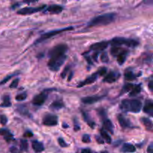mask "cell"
I'll return each mask as SVG.
<instances>
[{"mask_svg":"<svg viewBox=\"0 0 153 153\" xmlns=\"http://www.w3.org/2000/svg\"><path fill=\"white\" fill-rule=\"evenodd\" d=\"M68 50V46L66 44H58L54 46L49 52V61L48 62V67L51 71L57 72L60 70L64 64Z\"/></svg>","mask_w":153,"mask_h":153,"instance_id":"1","label":"cell"},{"mask_svg":"<svg viewBox=\"0 0 153 153\" xmlns=\"http://www.w3.org/2000/svg\"><path fill=\"white\" fill-rule=\"evenodd\" d=\"M116 17V14L114 13H105V14L100 15L96 17L93 18L88 23L87 27L91 28L95 26H102V25H107L111 23Z\"/></svg>","mask_w":153,"mask_h":153,"instance_id":"2","label":"cell"},{"mask_svg":"<svg viewBox=\"0 0 153 153\" xmlns=\"http://www.w3.org/2000/svg\"><path fill=\"white\" fill-rule=\"evenodd\" d=\"M120 107L124 111L137 114L141 111L142 102L138 100H123Z\"/></svg>","mask_w":153,"mask_h":153,"instance_id":"3","label":"cell"},{"mask_svg":"<svg viewBox=\"0 0 153 153\" xmlns=\"http://www.w3.org/2000/svg\"><path fill=\"white\" fill-rule=\"evenodd\" d=\"M108 43L112 46H117V47H121V46L123 45L127 47L134 48L139 45V42L137 40H133V39H127L121 37H114Z\"/></svg>","mask_w":153,"mask_h":153,"instance_id":"4","label":"cell"},{"mask_svg":"<svg viewBox=\"0 0 153 153\" xmlns=\"http://www.w3.org/2000/svg\"><path fill=\"white\" fill-rule=\"evenodd\" d=\"M74 29V28L72 26L70 27H67V28H60V29H56V30H52V31H48V32L45 33V34H42L40 36V37L39 39H37L36 40V42L34 43V44H37V43H40L43 42L44 40H48L49 38H52V37H55L56 36L57 34H59L61 33L64 32V31H72V30Z\"/></svg>","mask_w":153,"mask_h":153,"instance_id":"5","label":"cell"},{"mask_svg":"<svg viewBox=\"0 0 153 153\" xmlns=\"http://www.w3.org/2000/svg\"><path fill=\"white\" fill-rule=\"evenodd\" d=\"M46 7V5L40 6V7H25L19 9L16 11V13L19 15H31L33 13H38V12L43 10Z\"/></svg>","mask_w":153,"mask_h":153,"instance_id":"6","label":"cell"},{"mask_svg":"<svg viewBox=\"0 0 153 153\" xmlns=\"http://www.w3.org/2000/svg\"><path fill=\"white\" fill-rule=\"evenodd\" d=\"M47 91L48 90H46V91H44L43 92H41L40 94L36 95L35 97L33 98L32 104L36 106L42 105L46 102V99H47L48 97Z\"/></svg>","mask_w":153,"mask_h":153,"instance_id":"7","label":"cell"},{"mask_svg":"<svg viewBox=\"0 0 153 153\" xmlns=\"http://www.w3.org/2000/svg\"><path fill=\"white\" fill-rule=\"evenodd\" d=\"M58 118L56 115L54 114H46L43 117V124L46 126H55L58 125Z\"/></svg>","mask_w":153,"mask_h":153,"instance_id":"8","label":"cell"},{"mask_svg":"<svg viewBox=\"0 0 153 153\" xmlns=\"http://www.w3.org/2000/svg\"><path fill=\"white\" fill-rule=\"evenodd\" d=\"M105 97V95H102V96L97 95V96H91V97H83V98L82 99V102L84 103V104L92 105V104H94V103H97V102L100 101V100H102Z\"/></svg>","mask_w":153,"mask_h":153,"instance_id":"9","label":"cell"},{"mask_svg":"<svg viewBox=\"0 0 153 153\" xmlns=\"http://www.w3.org/2000/svg\"><path fill=\"white\" fill-rule=\"evenodd\" d=\"M108 45L109 43L108 41L98 42V43H95L91 45L90 49H91V50H94L99 52L100 51H103L104 49H105L108 46Z\"/></svg>","mask_w":153,"mask_h":153,"instance_id":"10","label":"cell"},{"mask_svg":"<svg viewBox=\"0 0 153 153\" xmlns=\"http://www.w3.org/2000/svg\"><path fill=\"white\" fill-rule=\"evenodd\" d=\"M120 76L119 73H117L114 71H111L108 74L106 75L105 78L103 79V82H106V83H114L117 81L118 77Z\"/></svg>","mask_w":153,"mask_h":153,"instance_id":"11","label":"cell"},{"mask_svg":"<svg viewBox=\"0 0 153 153\" xmlns=\"http://www.w3.org/2000/svg\"><path fill=\"white\" fill-rule=\"evenodd\" d=\"M117 120L120 125V126L122 127L123 128H128L131 126V122H130L129 120H128V118L126 117H124L123 115L122 114L118 115Z\"/></svg>","mask_w":153,"mask_h":153,"instance_id":"12","label":"cell"},{"mask_svg":"<svg viewBox=\"0 0 153 153\" xmlns=\"http://www.w3.org/2000/svg\"><path fill=\"white\" fill-rule=\"evenodd\" d=\"M63 10H64V7L61 5H59V4H52V5L49 6L46 9L45 11L49 12L52 14H58V13H61Z\"/></svg>","mask_w":153,"mask_h":153,"instance_id":"13","label":"cell"},{"mask_svg":"<svg viewBox=\"0 0 153 153\" xmlns=\"http://www.w3.org/2000/svg\"><path fill=\"white\" fill-rule=\"evenodd\" d=\"M98 76H98V74H97V73H94V74L91 75V76H89V77L87 78L85 81H83L82 82H81V83L79 84L77 87L78 88H81V87H83V86H85V85L93 84L94 82H95L97 80V79H98Z\"/></svg>","mask_w":153,"mask_h":153,"instance_id":"14","label":"cell"},{"mask_svg":"<svg viewBox=\"0 0 153 153\" xmlns=\"http://www.w3.org/2000/svg\"><path fill=\"white\" fill-rule=\"evenodd\" d=\"M0 135L2 136L7 142H10L13 140V135L8 129L6 128H0Z\"/></svg>","mask_w":153,"mask_h":153,"instance_id":"15","label":"cell"},{"mask_svg":"<svg viewBox=\"0 0 153 153\" xmlns=\"http://www.w3.org/2000/svg\"><path fill=\"white\" fill-rule=\"evenodd\" d=\"M103 127L105 131H109L110 133H111L112 134H114V124L110 120L108 119H104L103 120Z\"/></svg>","mask_w":153,"mask_h":153,"instance_id":"16","label":"cell"},{"mask_svg":"<svg viewBox=\"0 0 153 153\" xmlns=\"http://www.w3.org/2000/svg\"><path fill=\"white\" fill-rule=\"evenodd\" d=\"M121 152L123 153H133L136 152V147L131 143H126L121 148Z\"/></svg>","mask_w":153,"mask_h":153,"instance_id":"17","label":"cell"},{"mask_svg":"<svg viewBox=\"0 0 153 153\" xmlns=\"http://www.w3.org/2000/svg\"><path fill=\"white\" fill-rule=\"evenodd\" d=\"M143 111L150 116H153V102L152 100H146L143 106Z\"/></svg>","mask_w":153,"mask_h":153,"instance_id":"18","label":"cell"},{"mask_svg":"<svg viewBox=\"0 0 153 153\" xmlns=\"http://www.w3.org/2000/svg\"><path fill=\"white\" fill-rule=\"evenodd\" d=\"M64 107V104L61 100H55L49 105V108L52 111H58Z\"/></svg>","mask_w":153,"mask_h":153,"instance_id":"19","label":"cell"},{"mask_svg":"<svg viewBox=\"0 0 153 153\" xmlns=\"http://www.w3.org/2000/svg\"><path fill=\"white\" fill-rule=\"evenodd\" d=\"M128 51L127 49H123L122 51L120 54L117 57V62L120 65H122L124 63L126 62V60L127 56H128Z\"/></svg>","mask_w":153,"mask_h":153,"instance_id":"20","label":"cell"},{"mask_svg":"<svg viewBox=\"0 0 153 153\" xmlns=\"http://www.w3.org/2000/svg\"><path fill=\"white\" fill-rule=\"evenodd\" d=\"M32 148L35 152H41L44 151V146L41 142H39L37 140L32 141Z\"/></svg>","mask_w":153,"mask_h":153,"instance_id":"21","label":"cell"},{"mask_svg":"<svg viewBox=\"0 0 153 153\" xmlns=\"http://www.w3.org/2000/svg\"><path fill=\"white\" fill-rule=\"evenodd\" d=\"M140 122L143 124V126H145V128L149 131H152V122L151 120H149L147 117H142L140 119Z\"/></svg>","mask_w":153,"mask_h":153,"instance_id":"22","label":"cell"},{"mask_svg":"<svg viewBox=\"0 0 153 153\" xmlns=\"http://www.w3.org/2000/svg\"><path fill=\"white\" fill-rule=\"evenodd\" d=\"M140 92H141V85H134L132 89L129 92V97H135V96L138 95Z\"/></svg>","mask_w":153,"mask_h":153,"instance_id":"23","label":"cell"},{"mask_svg":"<svg viewBox=\"0 0 153 153\" xmlns=\"http://www.w3.org/2000/svg\"><path fill=\"white\" fill-rule=\"evenodd\" d=\"M100 134H101L102 138L104 140H105L106 143H109V144L111 143V136L109 135L108 133L105 130L103 129V128L100 129Z\"/></svg>","mask_w":153,"mask_h":153,"instance_id":"24","label":"cell"},{"mask_svg":"<svg viewBox=\"0 0 153 153\" xmlns=\"http://www.w3.org/2000/svg\"><path fill=\"white\" fill-rule=\"evenodd\" d=\"M82 113H83V117H84V119H85V122H86L90 126V127H91V128H94V127H95V123H94V121L91 120L89 114H88V113H86V112H84V111H82Z\"/></svg>","mask_w":153,"mask_h":153,"instance_id":"25","label":"cell"},{"mask_svg":"<svg viewBox=\"0 0 153 153\" xmlns=\"http://www.w3.org/2000/svg\"><path fill=\"white\" fill-rule=\"evenodd\" d=\"M2 104L1 105V107H4V108H7V107H10L12 105L11 102H10V97L9 95H4L2 98Z\"/></svg>","mask_w":153,"mask_h":153,"instance_id":"26","label":"cell"},{"mask_svg":"<svg viewBox=\"0 0 153 153\" xmlns=\"http://www.w3.org/2000/svg\"><path fill=\"white\" fill-rule=\"evenodd\" d=\"M124 49L121 47H117V46H112V48L111 49L110 52L111 53V55H113L114 57H117L122 52V51Z\"/></svg>","mask_w":153,"mask_h":153,"instance_id":"27","label":"cell"},{"mask_svg":"<svg viewBox=\"0 0 153 153\" xmlns=\"http://www.w3.org/2000/svg\"><path fill=\"white\" fill-rule=\"evenodd\" d=\"M137 76L131 70H126L125 73V79L127 81H133L136 79Z\"/></svg>","mask_w":153,"mask_h":153,"instance_id":"28","label":"cell"},{"mask_svg":"<svg viewBox=\"0 0 153 153\" xmlns=\"http://www.w3.org/2000/svg\"><path fill=\"white\" fill-rule=\"evenodd\" d=\"M133 86H134V85L131 83L125 84V85H124V86L123 87L122 91H121L120 94V96H121L122 94H126V93H128V92H129V91H131V90L132 89Z\"/></svg>","mask_w":153,"mask_h":153,"instance_id":"29","label":"cell"},{"mask_svg":"<svg viewBox=\"0 0 153 153\" xmlns=\"http://www.w3.org/2000/svg\"><path fill=\"white\" fill-rule=\"evenodd\" d=\"M28 149V141L25 140H22L20 143V150L22 152H26Z\"/></svg>","mask_w":153,"mask_h":153,"instance_id":"30","label":"cell"},{"mask_svg":"<svg viewBox=\"0 0 153 153\" xmlns=\"http://www.w3.org/2000/svg\"><path fill=\"white\" fill-rule=\"evenodd\" d=\"M17 111L19 112V113H20V114L25 115V116H28V110H27V109L25 108V107H24V106L19 105V108H18Z\"/></svg>","mask_w":153,"mask_h":153,"instance_id":"31","label":"cell"},{"mask_svg":"<svg viewBox=\"0 0 153 153\" xmlns=\"http://www.w3.org/2000/svg\"><path fill=\"white\" fill-rule=\"evenodd\" d=\"M26 93H22V94H18L17 96H16L15 99H16V100H17V101H24V100L26 99Z\"/></svg>","mask_w":153,"mask_h":153,"instance_id":"32","label":"cell"},{"mask_svg":"<svg viewBox=\"0 0 153 153\" xmlns=\"http://www.w3.org/2000/svg\"><path fill=\"white\" fill-rule=\"evenodd\" d=\"M101 61L103 63H108L109 61L108 55L107 52H103L101 55Z\"/></svg>","mask_w":153,"mask_h":153,"instance_id":"33","label":"cell"},{"mask_svg":"<svg viewBox=\"0 0 153 153\" xmlns=\"http://www.w3.org/2000/svg\"><path fill=\"white\" fill-rule=\"evenodd\" d=\"M58 143H59V145L61 146V147L65 148L68 146V144L66 143V141L62 138V137H59V138L58 139Z\"/></svg>","mask_w":153,"mask_h":153,"instance_id":"34","label":"cell"},{"mask_svg":"<svg viewBox=\"0 0 153 153\" xmlns=\"http://www.w3.org/2000/svg\"><path fill=\"white\" fill-rule=\"evenodd\" d=\"M97 73L99 76H103L106 74V73H107V69H106L105 67H102V68L100 69Z\"/></svg>","mask_w":153,"mask_h":153,"instance_id":"35","label":"cell"},{"mask_svg":"<svg viewBox=\"0 0 153 153\" xmlns=\"http://www.w3.org/2000/svg\"><path fill=\"white\" fill-rule=\"evenodd\" d=\"M82 140L83 143H88L91 142V137H90L89 134H84V135L82 136Z\"/></svg>","mask_w":153,"mask_h":153,"instance_id":"36","label":"cell"},{"mask_svg":"<svg viewBox=\"0 0 153 153\" xmlns=\"http://www.w3.org/2000/svg\"><path fill=\"white\" fill-rule=\"evenodd\" d=\"M7 123V118L5 115H1L0 116V123L2 126H5Z\"/></svg>","mask_w":153,"mask_h":153,"instance_id":"37","label":"cell"},{"mask_svg":"<svg viewBox=\"0 0 153 153\" xmlns=\"http://www.w3.org/2000/svg\"><path fill=\"white\" fill-rule=\"evenodd\" d=\"M19 79H15L13 82H11V84L10 85L9 88H16L18 86V84H19Z\"/></svg>","mask_w":153,"mask_h":153,"instance_id":"38","label":"cell"},{"mask_svg":"<svg viewBox=\"0 0 153 153\" xmlns=\"http://www.w3.org/2000/svg\"><path fill=\"white\" fill-rule=\"evenodd\" d=\"M69 72H70V67H69V66H67V67L64 68V70H63L62 73H61V78H62V79H64V78L66 77V76H67V73H69Z\"/></svg>","mask_w":153,"mask_h":153,"instance_id":"39","label":"cell"},{"mask_svg":"<svg viewBox=\"0 0 153 153\" xmlns=\"http://www.w3.org/2000/svg\"><path fill=\"white\" fill-rule=\"evenodd\" d=\"M15 75H16V74H12V75H10V76H7V77H6L5 79H3L2 81H1V82H0V85H3V84L6 83V82H7V81H8V80H10V79H11V78L13 77V76H15Z\"/></svg>","mask_w":153,"mask_h":153,"instance_id":"40","label":"cell"},{"mask_svg":"<svg viewBox=\"0 0 153 153\" xmlns=\"http://www.w3.org/2000/svg\"><path fill=\"white\" fill-rule=\"evenodd\" d=\"M95 137H96V140H97L98 143H100V144H103V143H105L104 140L102 138V137H100L99 135H96Z\"/></svg>","mask_w":153,"mask_h":153,"instance_id":"41","label":"cell"},{"mask_svg":"<svg viewBox=\"0 0 153 153\" xmlns=\"http://www.w3.org/2000/svg\"><path fill=\"white\" fill-rule=\"evenodd\" d=\"M32 136H33V133L30 131H25V133L24 134V137H32Z\"/></svg>","mask_w":153,"mask_h":153,"instance_id":"42","label":"cell"},{"mask_svg":"<svg viewBox=\"0 0 153 153\" xmlns=\"http://www.w3.org/2000/svg\"><path fill=\"white\" fill-rule=\"evenodd\" d=\"M98 55H99V52H95V53L93 55V59L95 61H97V60H98Z\"/></svg>","mask_w":153,"mask_h":153,"instance_id":"43","label":"cell"},{"mask_svg":"<svg viewBox=\"0 0 153 153\" xmlns=\"http://www.w3.org/2000/svg\"><path fill=\"white\" fill-rule=\"evenodd\" d=\"M148 153H152V143H150L147 149Z\"/></svg>","mask_w":153,"mask_h":153,"instance_id":"44","label":"cell"},{"mask_svg":"<svg viewBox=\"0 0 153 153\" xmlns=\"http://www.w3.org/2000/svg\"><path fill=\"white\" fill-rule=\"evenodd\" d=\"M82 153H92L90 149H84L82 150Z\"/></svg>","mask_w":153,"mask_h":153,"instance_id":"45","label":"cell"},{"mask_svg":"<svg viewBox=\"0 0 153 153\" xmlns=\"http://www.w3.org/2000/svg\"><path fill=\"white\" fill-rule=\"evenodd\" d=\"M85 58H86V60H87V61H88V63L89 64H94V63H93V61H91V58H90V57H85Z\"/></svg>","mask_w":153,"mask_h":153,"instance_id":"46","label":"cell"},{"mask_svg":"<svg viewBox=\"0 0 153 153\" xmlns=\"http://www.w3.org/2000/svg\"><path fill=\"white\" fill-rule=\"evenodd\" d=\"M152 81H150V82H149V90H150V91H152L153 90V88H152Z\"/></svg>","mask_w":153,"mask_h":153,"instance_id":"47","label":"cell"},{"mask_svg":"<svg viewBox=\"0 0 153 153\" xmlns=\"http://www.w3.org/2000/svg\"><path fill=\"white\" fill-rule=\"evenodd\" d=\"M67 127H68V126H67V124H65V123L63 124V128H67Z\"/></svg>","mask_w":153,"mask_h":153,"instance_id":"48","label":"cell"},{"mask_svg":"<svg viewBox=\"0 0 153 153\" xmlns=\"http://www.w3.org/2000/svg\"><path fill=\"white\" fill-rule=\"evenodd\" d=\"M101 153H108L107 151H105V152H102Z\"/></svg>","mask_w":153,"mask_h":153,"instance_id":"49","label":"cell"},{"mask_svg":"<svg viewBox=\"0 0 153 153\" xmlns=\"http://www.w3.org/2000/svg\"><path fill=\"white\" fill-rule=\"evenodd\" d=\"M95 153H97V152H95Z\"/></svg>","mask_w":153,"mask_h":153,"instance_id":"50","label":"cell"}]
</instances>
